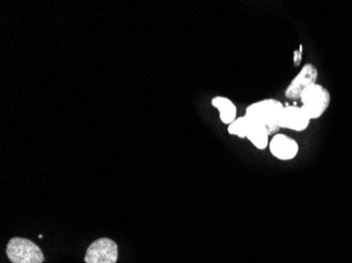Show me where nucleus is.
<instances>
[{"label":"nucleus","instance_id":"1","mask_svg":"<svg viewBox=\"0 0 352 263\" xmlns=\"http://www.w3.org/2000/svg\"><path fill=\"white\" fill-rule=\"evenodd\" d=\"M284 106L280 100H274V98L260 100L250 104L246 108L245 116L253 122L264 124L268 130L269 135L274 136L280 130L278 120Z\"/></svg>","mask_w":352,"mask_h":263},{"label":"nucleus","instance_id":"2","mask_svg":"<svg viewBox=\"0 0 352 263\" xmlns=\"http://www.w3.org/2000/svg\"><path fill=\"white\" fill-rule=\"evenodd\" d=\"M302 108L310 120L322 117L328 110L331 102L329 91L322 84H314L306 89L300 95Z\"/></svg>","mask_w":352,"mask_h":263},{"label":"nucleus","instance_id":"3","mask_svg":"<svg viewBox=\"0 0 352 263\" xmlns=\"http://www.w3.org/2000/svg\"><path fill=\"white\" fill-rule=\"evenodd\" d=\"M8 258L12 263H43L45 256L38 245L21 237H14L7 245Z\"/></svg>","mask_w":352,"mask_h":263},{"label":"nucleus","instance_id":"4","mask_svg":"<svg viewBox=\"0 0 352 263\" xmlns=\"http://www.w3.org/2000/svg\"><path fill=\"white\" fill-rule=\"evenodd\" d=\"M118 259V244L109 238H100L91 243L85 256L86 263H116Z\"/></svg>","mask_w":352,"mask_h":263},{"label":"nucleus","instance_id":"5","mask_svg":"<svg viewBox=\"0 0 352 263\" xmlns=\"http://www.w3.org/2000/svg\"><path fill=\"white\" fill-rule=\"evenodd\" d=\"M318 71L316 65L306 63L298 75L292 79L289 86L285 91V96L290 100H298L306 89L312 84H318Z\"/></svg>","mask_w":352,"mask_h":263},{"label":"nucleus","instance_id":"6","mask_svg":"<svg viewBox=\"0 0 352 263\" xmlns=\"http://www.w3.org/2000/svg\"><path fill=\"white\" fill-rule=\"evenodd\" d=\"M310 122L311 120L304 112L302 106H285L280 113L278 124H280V128H287V130H292L294 132H302V130H307Z\"/></svg>","mask_w":352,"mask_h":263},{"label":"nucleus","instance_id":"7","mask_svg":"<svg viewBox=\"0 0 352 263\" xmlns=\"http://www.w3.org/2000/svg\"><path fill=\"white\" fill-rule=\"evenodd\" d=\"M269 149L280 160H292L298 155V144L294 138L285 134H276L269 142Z\"/></svg>","mask_w":352,"mask_h":263},{"label":"nucleus","instance_id":"8","mask_svg":"<svg viewBox=\"0 0 352 263\" xmlns=\"http://www.w3.org/2000/svg\"><path fill=\"white\" fill-rule=\"evenodd\" d=\"M269 137H270V135H269L268 130H267V128L264 124H258V122H253V120L249 119L247 139H248L249 141H250L251 144L256 148V149H266L267 146H269V142H270Z\"/></svg>","mask_w":352,"mask_h":263},{"label":"nucleus","instance_id":"9","mask_svg":"<svg viewBox=\"0 0 352 263\" xmlns=\"http://www.w3.org/2000/svg\"><path fill=\"white\" fill-rule=\"evenodd\" d=\"M211 104L219 111V118L223 124H231L236 119V106L229 98L217 96L213 98Z\"/></svg>","mask_w":352,"mask_h":263},{"label":"nucleus","instance_id":"10","mask_svg":"<svg viewBox=\"0 0 352 263\" xmlns=\"http://www.w3.org/2000/svg\"><path fill=\"white\" fill-rule=\"evenodd\" d=\"M249 119L246 116L236 118L232 124H229L228 132L231 135L239 136V138H247V132H248Z\"/></svg>","mask_w":352,"mask_h":263},{"label":"nucleus","instance_id":"11","mask_svg":"<svg viewBox=\"0 0 352 263\" xmlns=\"http://www.w3.org/2000/svg\"><path fill=\"white\" fill-rule=\"evenodd\" d=\"M302 60V45H300V49L294 51V62L296 67H298Z\"/></svg>","mask_w":352,"mask_h":263}]
</instances>
